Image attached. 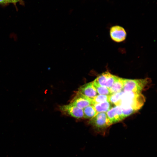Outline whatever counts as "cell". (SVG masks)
<instances>
[{
    "label": "cell",
    "mask_w": 157,
    "mask_h": 157,
    "mask_svg": "<svg viewBox=\"0 0 157 157\" xmlns=\"http://www.w3.org/2000/svg\"><path fill=\"white\" fill-rule=\"evenodd\" d=\"M118 77L108 71H106L99 75L94 80L100 85L109 88Z\"/></svg>",
    "instance_id": "277c9868"
},
{
    "label": "cell",
    "mask_w": 157,
    "mask_h": 157,
    "mask_svg": "<svg viewBox=\"0 0 157 157\" xmlns=\"http://www.w3.org/2000/svg\"><path fill=\"white\" fill-rule=\"evenodd\" d=\"M106 113L111 125L119 122L124 118L122 109L119 106L112 107Z\"/></svg>",
    "instance_id": "52a82bcc"
},
{
    "label": "cell",
    "mask_w": 157,
    "mask_h": 157,
    "mask_svg": "<svg viewBox=\"0 0 157 157\" xmlns=\"http://www.w3.org/2000/svg\"><path fill=\"white\" fill-rule=\"evenodd\" d=\"M8 1H9L10 3H12V0H8Z\"/></svg>",
    "instance_id": "d6986e66"
},
{
    "label": "cell",
    "mask_w": 157,
    "mask_h": 157,
    "mask_svg": "<svg viewBox=\"0 0 157 157\" xmlns=\"http://www.w3.org/2000/svg\"><path fill=\"white\" fill-rule=\"evenodd\" d=\"M151 81L149 78L136 79L124 78L123 90L124 92L141 93L148 87Z\"/></svg>",
    "instance_id": "7a4b0ae2"
},
{
    "label": "cell",
    "mask_w": 157,
    "mask_h": 157,
    "mask_svg": "<svg viewBox=\"0 0 157 157\" xmlns=\"http://www.w3.org/2000/svg\"><path fill=\"white\" fill-rule=\"evenodd\" d=\"M70 104L83 109L88 106L93 105L92 100L78 92H76L75 95L70 101Z\"/></svg>",
    "instance_id": "8992f818"
},
{
    "label": "cell",
    "mask_w": 157,
    "mask_h": 157,
    "mask_svg": "<svg viewBox=\"0 0 157 157\" xmlns=\"http://www.w3.org/2000/svg\"><path fill=\"white\" fill-rule=\"evenodd\" d=\"M123 91L112 94L109 95V101L111 104L118 106Z\"/></svg>",
    "instance_id": "4fadbf2b"
},
{
    "label": "cell",
    "mask_w": 157,
    "mask_h": 157,
    "mask_svg": "<svg viewBox=\"0 0 157 157\" xmlns=\"http://www.w3.org/2000/svg\"><path fill=\"white\" fill-rule=\"evenodd\" d=\"M78 92L92 100L97 95V94L93 81L81 86L78 88Z\"/></svg>",
    "instance_id": "9c48e42d"
},
{
    "label": "cell",
    "mask_w": 157,
    "mask_h": 157,
    "mask_svg": "<svg viewBox=\"0 0 157 157\" xmlns=\"http://www.w3.org/2000/svg\"><path fill=\"white\" fill-rule=\"evenodd\" d=\"M121 109L122 114L124 118L135 112L134 110L131 108H121Z\"/></svg>",
    "instance_id": "2e32d148"
},
{
    "label": "cell",
    "mask_w": 157,
    "mask_h": 157,
    "mask_svg": "<svg viewBox=\"0 0 157 157\" xmlns=\"http://www.w3.org/2000/svg\"><path fill=\"white\" fill-rule=\"evenodd\" d=\"M110 33L111 39L117 42L124 41L126 36V33L124 29L117 25L113 26L110 28Z\"/></svg>",
    "instance_id": "ba28073f"
},
{
    "label": "cell",
    "mask_w": 157,
    "mask_h": 157,
    "mask_svg": "<svg viewBox=\"0 0 157 157\" xmlns=\"http://www.w3.org/2000/svg\"><path fill=\"white\" fill-rule=\"evenodd\" d=\"M83 117L85 119H91L97 113L94 106L91 105L86 106L83 109Z\"/></svg>",
    "instance_id": "7c38bea8"
},
{
    "label": "cell",
    "mask_w": 157,
    "mask_h": 157,
    "mask_svg": "<svg viewBox=\"0 0 157 157\" xmlns=\"http://www.w3.org/2000/svg\"><path fill=\"white\" fill-rule=\"evenodd\" d=\"M111 103L109 101L96 103L94 106L97 113H106L112 107Z\"/></svg>",
    "instance_id": "8fae6325"
},
{
    "label": "cell",
    "mask_w": 157,
    "mask_h": 157,
    "mask_svg": "<svg viewBox=\"0 0 157 157\" xmlns=\"http://www.w3.org/2000/svg\"><path fill=\"white\" fill-rule=\"evenodd\" d=\"M124 78L118 77L112 86L109 88L110 94L120 92L123 89Z\"/></svg>",
    "instance_id": "30bf717a"
},
{
    "label": "cell",
    "mask_w": 157,
    "mask_h": 157,
    "mask_svg": "<svg viewBox=\"0 0 157 157\" xmlns=\"http://www.w3.org/2000/svg\"><path fill=\"white\" fill-rule=\"evenodd\" d=\"M145 101L141 93L123 91L118 106L121 108H131L136 112L142 107Z\"/></svg>",
    "instance_id": "6da1fadb"
},
{
    "label": "cell",
    "mask_w": 157,
    "mask_h": 157,
    "mask_svg": "<svg viewBox=\"0 0 157 157\" xmlns=\"http://www.w3.org/2000/svg\"><path fill=\"white\" fill-rule=\"evenodd\" d=\"M97 92L100 95H109L110 94L109 88L100 85L94 80L93 81Z\"/></svg>",
    "instance_id": "5bb4252c"
},
{
    "label": "cell",
    "mask_w": 157,
    "mask_h": 157,
    "mask_svg": "<svg viewBox=\"0 0 157 157\" xmlns=\"http://www.w3.org/2000/svg\"><path fill=\"white\" fill-rule=\"evenodd\" d=\"M59 108L62 113L73 117L77 119L83 117V109L71 104L60 106Z\"/></svg>",
    "instance_id": "5b68a950"
},
{
    "label": "cell",
    "mask_w": 157,
    "mask_h": 157,
    "mask_svg": "<svg viewBox=\"0 0 157 157\" xmlns=\"http://www.w3.org/2000/svg\"><path fill=\"white\" fill-rule=\"evenodd\" d=\"M10 3L8 0H0V4L3 5H6Z\"/></svg>",
    "instance_id": "ac0fdd59"
},
{
    "label": "cell",
    "mask_w": 157,
    "mask_h": 157,
    "mask_svg": "<svg viewBox=\"0 0 157 157\" xmlns=\"http://www.w3.org/2000/svg\"><path fill=\"white\" fill-rule=\"evenodd\" d=\"M109 95H98L96 96L92 100V105L106 101H109Z\"/></svg>",
    "instance_id": "9a60e30c"
},
{
    "label": "cell",
    "mask_w": 157,
    "mask_h": 157,
    "mask_svg": "<svg viewBox=\"0 0 157 157\" xmlns=\"http://www.w3.org/2000/svg\"><path fill=\"white\" fill-rule=\"evenodd\" d=\"M12 3L16 6V4L17 3H19L20 4L24 5V2L23 0H12Z\"/></svg>",
    "instance_id": "e0dca14e"
},
{
    "label": "cell",
    "mask_w": 157,
    "mask_h": 157,
    "mask_svg": "<svg viewBox=\"0 0 157 157\" xmlns=\"http://www.w3.org/2000/svg\"><path fill=\"white\" fill-rule=\"evenodd\" d=\"M89 123L97 131L104 132L111 125L106 113H98L90 119Z\"/></svg>",
    "instance_id": "3957f363"
}]
</instances>
